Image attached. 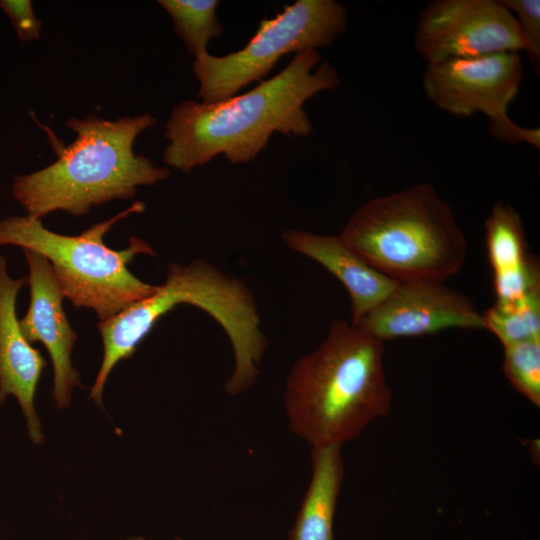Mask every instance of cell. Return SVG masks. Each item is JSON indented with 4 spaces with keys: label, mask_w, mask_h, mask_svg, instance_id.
Listing matches in <instances>:
<instances>
[{
    "label": "cell",
    "mask_w": 540,
    "mask_h": 540,
    "mask_svg": "<svg viewBox=\"0 0 540 540\" xmlns=\"http://www.w3.org/2000/svg\"><path fill=\"white\" fill-rule=\"evenodd\" d=\"M340 236L369 266L396 281L444 282L467 256L450 205L428 183L365 202Z\"/></svg>",
    "instance_id": "cell-5"
},
{
    "label": "cell",
    "mask_w": 540,
    "mask_h": 540,
    "mask_svg": "<svg viewBox=\"0 0 540 540\" xmlns=\"http://www.w3.org/2000/svg\"><path fill=\"white\" fill-rule=\"evenodd\" d=\"M125 540H149V539H147L145 537H142V536H134V537H128ZM172 540H183V539L180 538V537H176V538H174Z\"/></svg>",
    "instance_id": "cell-21"
},
{
    "label": "cell",
    "mask_w": 540,
    "mask_h": 540,
    "mask_svg": "<svg viewBox=\"0 0 540 540\" xmlns=\"http://www.w3.org/2000/svg\"><path fill=\"white\" fill-rule=\"evenodd\" d=\"M484 328L503 346L540 338V293L512 304H497L482 313Z\"/></svg>",
    "instance_id": "cell-17"
},
{
    "label": "cell",
    "mask_w": 540,
    "mask_h": 540,
    "mask_svg": "<svg viewBox=\"0 0 540 540\" xmlns=\"http://www.w3.org/2000/svg\"><path fill=\"white\" fill-rule=\"evenodd\" d=\"M346 16V8L335 0H297L285 6L274 18L261 20L242 49L195 57L197 97L205 103L230 98L262 81L283 56L329 46L345 30Z\"/></svg>",
    "instance_id": "cell-7"
},
{
    "label": "cell",
    "mask_w": 540,
    "mask_h": 540,
    "mask_svg": "<svg viewBox=\"0 0 540 540\" xmlns=\"http://www.w3.org/2000/svg\"><path fill=\"white\" fill-rule=\"evenodd\" d=\"M281 238L288 248L313 259L344 285L350 296L352 323H357L376 307L399 282L369 266L340 234L286 229Z\"/></svg>",
    "instance_id": "cell-13"
},
{
    "label": "cell",
    "mask_w": 540,
    "mask_h": 540,
    "mask_svg": "<svg viewBox=\"0 0 540 540\" xmlns=\"http://www.w3.org/2000/svg\"><path fill=\"white\" fill-rule=\"evenodd\" d=\"M0 8L10 18L20 40L26 42L40 37L42 22L30 0H0Z\"/></svg>",
    "instance_id": "cell-20"
},
{
    "label": "cell",
    "mask_w": 540,
    "mask_h": 540,
    "mask_svg": "<svg viewBox=\"0 0 540 540\" xmlns=\"http://www.w3.org/2000/svg\"><path fill=\"white\" fill-rule=\"evenodd\" d=\"M414 47L429 63L528 50L512 12L501 0H436L419 14Z\"/></svg>",
    "instance_id": "cell-9"
},
{
    "label": "cell",
    "mask_w": 540,
    "mask_h": 540,
    "mask_svg": "<svg viewBox=\"0 0 540 540\" xmlns=\"http://www.w3.org/2000/svg\"><path fill=\"white\" fill-rule=\"evenodd\" d=\"M216 0H159L158 4L169 14L176 35L194 57L208 52L212 38L223 33L217 19Z\"/></svg>",
    "instance_id": "cell-16"
},
{
    "label": "cell",
    "mask_w": 540,
    "mask_h": 540,
    "mask_svg": "<svg viewBox=\"0 0 540 540\" xmlns=\"http://www.w3.org/2000/svg\"><path fill=\"white\" fill-rule=\"evenodd\" d=\"M515 16L528 44L527 54L539 75L540 69V1L501 0Z\"/></svg>",
    "instance_id": "cell-19"
},
{
    "label": "cell",
    "mask_w": 540,
    "mask_h": 540,
    "mask_svg": "<svg viewBox=\"0 0 540 540\" xmlns=\"http://www.w3.org/2000/svg\"><path fill=\"white\" fill-rule=\"evenodd\" d=\"M151 114L108 120L95 114L71 117L66 126L76 137L46 167L15 175L14 198L27 215L40 219L57 210L85 215L94 206L135 197L137 188L165 181L169 168L134 152V142L154 126Z\"/></svg>",
    "instance_id": "cell-4"
},
{
    "label": "cell",
    "mask_w": 540,
    "mask_h": 540,
    "mask_svg": "<svg viewBox=\"0 0 540 540\" xmlns=\"http://www.w3.org/2000/svg\"><path fill=\"white\" fill-rule=\"evenodd\" d=\"M504 347L503 372L512 386L540 406V338Z\"/></svg>",
    "instance_id": "cell-18"
},
{
    "label": "cell",
    "mask_w": 540,
    "mask_h": 540,
    "mask_svg": "<svg viewBox=\"0 0 540 540\" xmlns=\"http://www.w3.org/2000/svg\"><path fill=\"white\" fill-rule=\"evenodd\" d=\"M383 343L351 321H334L286 379L284 409L291 431L312 448L342 446L386 416L392 391Z\"/></svg>",
    "instance_id": "cell-2"
},
{
    "label": "cell",
    "mask_w": 540,
    "mask_h": 540,
    "mask_svg": "<svg viewBox=\"0 0 540 540\" xmlns=\"http://www.w3.org/2000/svg\"><path fill=\"white\" fill-rule=\"evenodd\" d=\"M488 259L497 304H512L540 293V270L528 253L522 221L516 210L496 202L485 222Z\"/></svg>",
    "instance_id": "cell-14"
},
{
    "label": "cell",
    "mask_w": 540,
    "mask_h": 540,
    "mask_svg": "<svg viewBox=\"0 0 540 540\" xmlns=\"http://www.w3.org/2000/svg\"><path fill=\"white\" fill-rule=\"evenodd\" d=\"M320 61L317 50L298 53L282 71L244 94L213 103L181 101L165 124L163 162L188 174L219 155L232 164L248 163L274 133L309 136L313 128L305 102L340 84L328 61L313 70Z\"/></svg>",
    "instance_id": "cell-1"
},
{
    "label": "cell",
    "mask_w": 540,
    "mask_h": 540,
    "mask_svg": "<svg viewBox=\"0 0 540 540\" xmlns=\"http://www.w3.org/2000/svg\"><path fill=\"white\" fill-rule=\"evenodd\" d=\"M522 79L520 54L500 52L429 63L423 74V88L431 102L453 115L484 114L496 139L526 142L539 148V128L520 127L507 114Z\"/></svg>",
    "instance_id": "cell-8"
},
{
    "label": "cell",
    "mask_w": 540,
    "mask_h": 540,
    "mask_svg": "<svg viewBox=\"0 0 540 540\" xmlns=\"http://www.w3.org/2000/svg\"><path fill=\"white\" fill-rule=\"evenodd\" d=\"M23 251L29 268L30 303L19 326L30 344L41 342L48 351L53 367L52 396L58 409H67L72 390L82 386L71 360L77 334L64 312L65 297L49 261L34 251Z\"/></svg>",
    "instance_id": "cell-11"
},
{
    "label": "cell",
    "mask_w": 540,
    "mask_h": 540,
    "mask_svg": "<svg viewBox=\"0 0 540 540\" xmlns=\"http://www.w3.org/2000/svg\"><path fill=\"white\" fill-rule=\"evenodd\" d=\"M24 281L8 275L6 259L0 256V407L13 395L26 419L29 439L41 444L44 434L34 397L47 362L26 340L16 316V298Z\"/></svg>",
    "instance_id": "cell-12"
},
{
    "label": "cell",
    "mask_w": 540,
    "mask_h": 540,
    "mask_svg": "<svg viewBox=\"0 0 540 540\" xmlns=\"http://www.w3.org/2000/svg\"><path fill=\"white\" fill-rule=\"evenodd\" d=\"M312 475L289 540H334L333 523L344 477L340 445L313 447Z\"/></svg>",
    "instance_id": "cell-15"
},
{
    "label": "cell",
    "mask_w": 540,
    "mask_h": 540,
    "mask_svg": "<svg viewBox=\"0 0 540 540\" xmlns=\"http://www.w3.org/2000/svg\"><path fill=\"white\" fill-rule=\"evenodd\" d=\"M354 324L382 342L451 327L484 328L482 313L470 298L444 282L432 280L399 281L384 300Z\"/></svg>",
    "instance_id": "cell-10"
},
{
    "label": "cell",
    "mask_w": 540,
    "mask_h": 540,
    "mask_svg": "<svg viewBox=\"0 0 540 540\" xmlns=\"http://www.w3.org/2000/svg\"><path fill=\"white\" fill-rule=\"evenodd\" d=\"M179 304L207 312L228 336L235 363L225 383L227 393L237 395L253 386L267 347L254 295L239 279L198 259L170 264L165 281L151 295L98 323L104 353L89 394L97 406H102L104 386L113 368L130 358L157 321Z\"/></svg>",
    "instance_id": "cell-3"
},
{
    "label": "cell",
    "mask_w": 540,
    "mask_h": 540,
    "mask_svg": "<svg viewBox=\"0 0 540 540\" xmlns=\"http://www.w3.org/2000/svg\"><path fill=\"white\" fill-rule=\"evenodd\" d=\"M144 210L143 202H134L76 236L52 232L40 219L29 215L11 216L0 221V246H19L44 256L64 297L75 307L94 310L100 321H104L148 297L157 288L128 269L136 255H156L147 242L131 236L127 248L114 250L103 240L117 222Z\"/></svg>",
    "instance_id": "cell-6"
}]
</instances>
